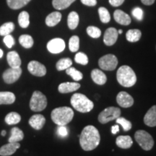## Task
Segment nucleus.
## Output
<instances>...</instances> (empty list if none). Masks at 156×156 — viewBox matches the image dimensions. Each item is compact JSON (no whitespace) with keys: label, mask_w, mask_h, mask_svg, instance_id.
<instances>
[{"label":"nucleus","mask_w":156,"mask_h":156,"mask_svg":"<svg viewBox=\"0 0 156 156\" xmlns=\"http://www.w3.org/2000/svg\"><path fill=\"white\" fill-rule=\"evenodd\" d=\"M114 17L116 22L120 25H128L131 23V17L121 9H117L114 12Z\"/></svg>","instance_id":"obj_18"},{"label":"nucleus","mask_w":156,"mask_h":156,"mask_svg":"<svg viewBox=\"0 0 156 156\" xmlns=\"http://www.w3.org/2000/svg\"><path fill=\"white\" fill-rule=\"evenodd\" d=\"M124 0H109V3L112 5L113 7H119L124 3Z\"/></svg>","instance_id":"obj_44"},{"label":"nucleus","mask_w":156,"mask_h":156,"mask_svg":"<svg viewBox=\"0 0 156 156\" xmlns=\"http://www.w3.org/2000/svg\"><path fill=\"white\" fill-rule=\"evenodd\" d=\"M15 101V95L11 92H0V105L12 104Z\"/></svg>","instance_id":"obj_23"},{"label":"nucleus","mask_w":156,"mask_h":156,"mask_svg":"<svg viewBox=\"0 0 156 156\" xmlns=\"http://www.w3.org/2000/svg\"><path fill=\"white\" fill-rule=\"evenodd\" d=\"M80 1L83 5L86 6H90V7L96 5L97 4L96 0H80Z\"/></svg>","instance_id":"obj_43"},{"label":"nucleus","mask_w":156,"mask_h":156,"mask_svg":"<svg viewBox=\"0 0 156 156\" xmlns=\"http://www.w3.org/2000/svg\"><path fill=\"white\" fill-rule=\"evenodd\" d=\"M2 136L6 135V131H5V130H3V131H2Z\"/></svg>","instance_id":"obj_48"},{"label":"nucleus","mask_w":156,"mask_h":156,"mask_svg":"<svg viewBox=\"0 0 156 156\" xmlns=\"http://www.w3.org/2000/svg\"><path fill=\"white\" fill-rule=\"evenodd\" d=\"M116 144L119 147L122 149H128L132 147L133 141L130 136H119L116 140Z\"/></svg>","instance_id":"obj_21"},{"label":"nucleus","mask_w":156,"mask_h":156,"mask_svg":"<svg viewBox=\"0 0 156 156\" xmlns=\"http://www.w3.org/2000/svg\"><path fill=\"white\" fill-rule=\"evenodd\" d=\"M135 140L144 151H151L154 145L153 136L145 130H138L134 134Z\"/></svg>","instance_id":"obj_5"},{"label":"nucleus","mask_w":156,"mask_h":156,"mask_svg":"<svg viewBox=\"0 0 156 156\" xmlns=\"http://www.w3.org/2000/svg\"><path fill=\"white\" fill-rule=\"evenodd\" d=\"M28 69L30 74L37 77H43L46 74V68L44 64L37 61H31L28 65Z\"/></svg>","instance_id":"obj_11"},{"label":"nucleus","mask_w":156,"mask_h":156,"mask_svg":"<svg viewBox=\"0 0 156 156\" xmlns=\"http://www.w3.org/2000/svg\"><path fill=\"white\" fill-rule=\"evenodd\" d=\"M132 14L137 20H142L143 19V11L140 7H135L132 9Z\"/></svg>","instance_id":"obj_40"},{"label":"nucleus","mask_w":156,"mask_h":156,"mask_svg":"<svg viewBox=\"0 0 156 156\" xmlns=\"http://www.w3.org/2000/svg\"><path fill=\"white\" fill-rule=\"evenodd\" d=\"M19 43L25 48H30L34 46V39L29 35H22L19 38Z\"/></svg>","instance_id":"obj_31"},{"label":"nucleus","mask_w":156,"mask_h":156,"mask_svg":"<svg viewBox=\"0 0 156 156\" xmlns=\"http://www.w3.org/2000/svg\"><path fill=\"white\" fill-rule=\"evenodd\" d=\"M142 33L138 29H131L129 30L126 34V38L128 41L134 43L136 42L141 38Z\"/></svg>","instance_id":"obj_25"},{"label":"nucleus","mask_w":156,"mask_h":156,"mask_svg":"<svg viewBox=\"0 0 156 156\" xmlns=\"http://www.w3.org/2000/svg\"><path fill=\"white\" fill-rule=\"evenodd\" d=\"M121 115V110L116 107L111 106L101 112L98 115V121L101 124H106L111 121L116 119Z\"/></svg>","instance_id":"obj_7"},{"label":"nucleus","mask_w":156,"mask_h":156,"mask_svg":"<svg viewBox=\"0 0 156 156\" xmlns=\"http://www.w3.org/2000/svg\"><path fill=\"white\" fill-rule=\"evenodd\" d=\"M75 61L76 63L82 64V65H86L88 63V58L85 54L83 52H79L75 56Z\"/></svg>","instance_id":"obj_38"},{"label":"nucleus","mask_w":156,"mask_h":156,"mask_svg":"<svg viewBox=\"0 0 156 156\" xmlns=\"http://www.w3.org/2000/svg\"><path fill=\"white\" fill-rule=\"evenodd\" d=\"M15 25L12 22L5 23L0 27V36H5L9 35L14 30Z\"/></svg>","instance_id":"obj_33"},{"label":"nucleus","mask_w":156,"mask_h":156,"mask_svg":"<svg viewBox=\"0 0 156 156\" xmlns=\"http://www.w3.org/2000/svg\"><path fill=\"white\" fill-rule=\"evenodd\" d=\"M119 126L118 125H114L112 127V132L113 134H116L117 132H119Z\"/></svg>","instance_id":"obj_46"},{"label":"nucleus","mask_w":156,"mask_h":156,"mask_svg":"<svg viewBox=\"0 0 156 156\" xmlns=\"http://www.w3.org/2000/svg\"><path fill=\"white\" fill-rule=\"evenodd\" d=\"M116 102L123 108H129L134 104V99L126 92L122 91L117 95Z\"/></svg>","instance_id":"obj_12"},{"label":"nucleus","mask_w":156,"mask_h":156,"mask_svg":"<svg viewBox=\"0 0 156 156\" xmlns=\"http://www.w3.org/2000/svg\"><path fill=\"white\" fill-rule=\"evenodd\" d=\"M116 121L117 124H120V125L122 126L124 131L125 132L129 131V130L132 129V123L130 122L129 121L126 119L125 118H124V117H120V116L118 117V118L116 119Z\"/></svg>","instance_id":"obj_37"},{"label":"nucleus","mask_w":156,"mask_h":156,"mask_svg":"<svg viewBox=\"0 0 156 156\" xmlns=\"http://www.w3.org/2000/svg\"><path fill=\"white\" fill-rule=\"evenodd\" d=\"M144 123L151 127L156 126V105L152 106L146 113L144 117Z\"/></svg>","instance_id":"obj_16"},{"label":"nucleus","mask_w":156,"mask_h":156,"mask_svg":"<svg viewBox=\"0 0 156 156\" xmlns=\"http://www.w3.org/2000/svg\"><path fill=\"white\" fill-rule=\"evenodd\" d=\"M116 79L122 86L125 87H132L136 82L135 73L131 67L126 65L119 68L116 73Z\"/></svg>","instance_id":"obj_3"},{"label":"nucleus","mask_w":156,"mask_h":156,"mask_svg":"<svg viewBox=\"0 0 156 156\" xmlns=\"http://www.w3.org/2000/svg\"><path fill=\"white\" fill-rule=\"evenodd\" d=\"M79 15L76 12H71L67 17V25L69 29L74 30L79 24Z\"/></svg>","instance_id":"obj_26"},{"label":"nucleus","mask_w":156,"mask_h":156,"mask_svg":"<svg viewBox=\"0 0 156 156\" xmlns=\"http://www.w3.org/2000/svg\"><path fill=\"white\" fill-rule=\"evenodd\" d=\"M22 75V69L20 67L17 68L10 67L5 70L3 73V80L6 83L12 84L16 82Z\"/></svg>","instance_id":"obj_9"},{"label":"nucleus","mask_w":156,"mask_h":156,"mask_svg":"<svg viewBox=\"0 0 156 156\" xmlns=\"http://www.w3.org/2000/svg\"><path fill=\"white\" fill-rule=\"evenodd\" d=\"M91 78L97 85H103L106 83L107 77L102 71L98 69H95L91 72Z\"/></svg>","instance_id":"obj_19"},{"label":"nucleus","mask_w":156,"mask_h":156,"mask_svg":"<svg viewBox=\"0 0 156 156\" xmlns=\"http://www.w3.org/2000/svg\"><path fill=\"white\" fill-rule=\"evenodd\" d=\"M65 48V42L62 38H54L47 44V49L51 54H59Z\"/></svg>","instance_id":"obj_10"},{"label":"nucleus","mask_w":156,"mask_h":156,"mask_svg":"<svg viewBox=\"0 0 156 156\" xmlns=\"http://www.w3.org/2000/svg\"><path fill=\"white\" fill-rule=\"evenodd\" d=\"M80 48V38L77 36H72L69 41V48L72 52H77Z\"/></svg>","instance_id":"obj_35"},{"label":"nucleus","mask_w":156,"mask_h":156,"mask_svg":"<svg viewBox=\"0 0 156 156\" xmlns=\"http://www.w3.org/2000/svg\"><path fill=\"white\" fill-rule=\"evenodd\" d=\"M155 0H141L142 3L145 5H152L155 2Z\"/></svg>","instance_id":"obj_45"},{"label":"nucleus","mask_w":156,"mask_h":156,"mask_svg":"<svg viewBox=\"0 0 156 156\" xmlns=\"http://www.w3.org/2000/svg\"><path fill=\"white\" fill-rule=\"evenodd\" d=\"M5 122L9 125H12V124H16L20 122L21 116L17 112H11L9 113L7 116H5Z\"/></svg>","instance_id":"obj_30"},{"label":"nucleus","mask_w":156,"mask_h":156,"mask_svg":"<svg viewBox=\"0 0 156 156\" xmlns=\"http://www.w3.org/2000/svg\"><path fill=\"white\" fill-rule=\"evenodd\" d=\"M118 64V59L114 54H106L99 58L98 65L101 69L107 71H113Z\"/></svg>","instance_id":"obj_8"},{"label":"nucleus","mask_w":156,"mask_h":156,"mask_svg":"<svg viewBox=\"0 0 156 156\" xmlns=\"http://www.w3.org/2000/svg\"><path fill=\"white\" fill-rule=\"evenodd\" d=\"M72 64H73V62L69 58H63L57 62L56 64V68L58 71H62L71 67Z\"/></svg>","instance_id":"obj_32"},{"label":"nucleus","mask_w":156,"mask_h":156,"mask_svg":"<svg viewBox=\"0 0 156 156\" xmlns=\"http://www.w3.org/2000/svg\"><path fill=\"white\" fill-rule=\"evenodd\" d=\"M66 73L74 80L75 81H80L83 79V75L81 72L78 71L75 67H70L66 69Z\"/></svg>","instance_id":"obj_34"},{"label":"nucleus","mask_w":156,"mask_h":156,"mask_svg":"<svg viewBox=\"0 0 156 156\" xmlns=\"http://www.w3.org/2000/svg\"><path fill=\"white\" fill-rule=\"evenodd\" d=\"M118 31L114 28H109L105 32L103 36V41L106 46H113L118 38Z\"/></svg>","instance_id":"obj_13"},{"label":"nucleus","mask_w":156,"mask_h":156,"mask_svg":"<svg viewBox=\"0 0 156 156\" xmlns=\"http://www.w3.org/2000/svg\"><path fill=\"white\" fill-rule=\"evenodd\" d=\"M51 117L54 123L58 126H65L73 120L74 112L69 107H58L52 111Z\"/></svg>","instance_id":"obj_2"},{"label":"nucleus","mask_w":156,"mask_h":156,"mask_svg":"<svg viewBox=\"0 0 156 156\" xmlns=\"http://www.w3.org/2000/svg\"><path fill=\"white\" fill-rule=\"evenodd\" d=\"M80 87V85L77 83H70V82H67V83H63L60 84L58 87V92L61 93H72L74 91L77 90Z\"/></svg>","instance_id":"obj_17"},{"label":"nucleus","mask_w":156,"mask_h":156,"mask_svg":"<svg viewBox=\"0 0 156 156\" xmlns=\"http://www.w3.org/2000/svg\"><path fill=\"white\" fill-rule=\"evenodd\" d=\"M45 123H46V119L41 114H35L29 119V124L31 127L36 130H40L44 127Z\"/></svg>","instance_id":"obj_15"},{"label":"nucleus","mask_w":156,"mask_h":156,"mask_svg":"<svg viewBox=\"0 0 156 156\" xmlns=\"http://www.w3.org/2000/svg\"><path fill=\"white\" fill-rule=\"evenodd\" d=\"M47 106V98L40 91H35L30 101V108L33 112H41Z\"/></svg>","instance_id":"obj_6"},{"label":"nucleus","mask_w":156,"mask_h":156,"mask_svg":"<svg viewBox=\"0 0 156 156\" xmlns=\"http://www.w3.org/2000/svg\"><path fill=\"white\" fill-rule=\"evenodd\" d=\"M18 23L21 28H28L30 24V16H29L28 12L23 11L20 13L18 16Z\"/></svg>","instance_id":"obj_29"},{"label":"nucleus","mask_w":156,"mask_h":156,"mask_svg":"<svg viewBox=\"0 0 156 156\" xmlns=\"http://www.w3.org/2000/svg\"><path fill=\"white\" fill-rule=\"evenodd\" d=\"M62 14L59 12H54L46 17V24L48 27H54L61 21Z\"/></svg>","instance_id":"obj_22"},{"label":"nucleus","mask_w":156,"mask_h":156,"mask_svg":"<svg viewBox=\"0 0 156 156\" xmlns=\"http://www.w3.org/2000/svg\"><path fill=\"white\" fill-rule=\"evenodd\" d=\"M4 43H5L6 46H7L9 48L12 47L15 45V39L13 38L11 35H7V36H5V38H4Z\"/></svg>","instance_id":"obj_41"},{"label":"nucleus","mask_w":156,"mask_h":156,"mask_svg":"<svg viewBox=\"0 0 156 156\" xmlns=\"http://www.w3.org/2000/svg\"><path fill=\"white\" fill-rule=\"evenodd\" d=\"M7 62H8L9 65L10 66V67L12 68H17L20 67L21 65V59L20 57L19 54H17V52L15 51H9L7 54Z\"/></svg>","instance_id":"obj_20"},{"label":"nucleus","mask_w":156,"mask_h":156,"mask_svg":"<svg viewBox=\"0 0 156 156\" xmlns=\"http://www.w3.org/2000/svg\"><path fill=\"white\" fill-rule=\"evenodd\" d=\"M11 135L9 136V142H18L24 138V134L21 129L17 127H13L10 132Z\"/></svg>","instance_id":"obj_24"},{"label":"nucleus","mask_w":156,"mask_h":156,"mask_svg":"<svg viewBox=\"0 0 156 156\" xmlns=\"http://www.w3.org/2000/svg\"><path fill=\"white\" fill-rule=\"evenodd\" d=\"M87 34L93 38H98L101 36V31L97 27L89 26L87 28Z\"/></svg>","instance_id":"obj_39"},{"label":"nucleus","mask_w":156,"mask_h":156,"mask_svg":"<svg viewBox=\"0 0 156 156\" xmlns=\"http://www.w3.org/2000/svg\"><path fill=\"white\" fill-rule=\"evenodd\" d=\"M75 1V0H52V5L56 9L62 10L69 7Z\"/></svg>","instance_id":"obj_27"},{"label":"nucleus","mask_w":156,"mask_h":156,"mask_svg":"<svg viewBox=\"0 0 156 156\" xmlns=\"http://www.w3.org/2000/svg\"><path fill=\"white\" fill-rule=\"evenodd\" d=\"M20 147V145L19 142H9L8 144H6L0 147V155H12L16 152Z\"/></svg>","instance_id":"obj_14"},{"label":"nucleus","mask_w":156,"mask_h":156,"mask_svg":"<svg viewBox=\"0 0 156 156\" xmlns=\"http://www.w3.org/2000/svg\"><path fill=\"white\" fill-rule=\"evenodd\" d=\"M70 103L76 111L80 113L90 112L94 107L92 101L82 93L74 94L70 99Z\"/></svg>","instance_id":"obj_4"},{"label":"nucleus","mask_w":156,"mask_h":156,"mask_svg":"<svg viewBox=\"0 0 156 156\" xmlns=\"http://www.w3.org/2000/svg\"><path fill=\"white\" fill-rule=\"evenodd\" d=\"M30 1L31 0H7V3L9 8L18 9L28 5Z\"/></svg>","instance_id":"obj_28"},{"label":"nucleus","mask_w":156,"mask_h":156,"mask_svg":"<svg viewBox=\"0 0 156 156\" xmlns=\"http://www.w3.org/2000/svg\"><path fill=\"white\" fill-rule=\"evenodd\" d=\"M101 136L98 130L94 126H85L80 135V144L85 151H90L100 144Z\"/></svg>","instance_id":"obj_1"},{"label":"nucleus","mask_w":156,"mask_h":156,"mask_svg":"<svg viewBox=\"0 0 156 156\" xmlns=\"http://www.w3.org/2000/svg\"><path fill=\"white\" fill-rule=\"evenodd\" d=\"M3 56V51L0 49V58H2Z\"/></svg>","instance_id":"obj_47"},{"label":"nucleus","mask_w":156,"mask_h":156,"mask_svg":"<svg viewBox=\"0 0 156 156\" xmlns=\"http://www.w3.org/2000/svg\"><path fill=\"white\" fill-rule=\"evenodd\" d=\"M99 16H100V20L103 23H108L111 20V16L109 14V12L108 9L105 7H100L98 9Z\"/></svg>","instance_id":"obj_36"},{"label":"nucleus","mask_w":156,"mask_h":156,"mask_svg":"<svg viewBox=\"0 0 156 156\" xmlns=\"http://www.w3.org/2000/svg\"><path fill=\"white\" fill-rule=\"evenodd\" d=\"M56 132L58 135L61 137H65L68 135V129L65 126H58Z\"/></svg>","instance_id":"obj_42"},{"label":"nucleus","mask_w":156,"mask_h":156,"mask_svg":"<svg viewBox=\"0 0 156 156\" xmlns=\"http://www.w3.org/2000/svg\"><path fill=\"white\" fill-rule=\"evenodd\" d=\"M118 34H122V30H118Z\"/></svg>","instance_id":"obj_49"}]
</instances>
